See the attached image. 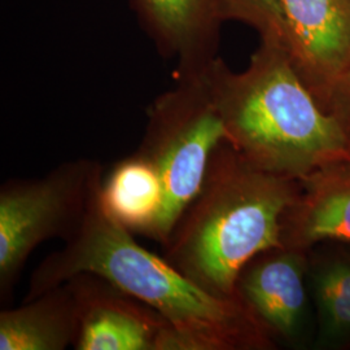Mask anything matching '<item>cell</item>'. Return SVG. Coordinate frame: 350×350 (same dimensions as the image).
<instances>
[{"instance_id":"1","label":"cell","mask_w":350,"mask_h":350,"mask_svg":"<svg viewBox=\"0 0 350 350\" xmlns=\"http://www.w3.org/2000/svg\"><path fill=\"white\" fill-rule=\"evenodd\" d=\"M96 188L85 219L60 250L34 269L24 301L79 274L101 276L170 323L161 350H269L274 341L239 299L199 287L165 257L153 254L105 212Z\"/></svg>"},{"instance_id":"2","label":"cell","mask_w":350,"mask_h":350,"mask_svg":"<svg viewBox=\"0 0 350 350\" xmlns=\"http://www.w3.org/2000/svg\"><path fill=\"white\" fill-rule=\"evenodd\" d=\"M300 188L299 179L266 172L222 142L163 257L206 292L238 299L241 270L263 252L283 247V217Z\"/></svg>"},{"instance_id":"3","label":"cell","mask_w":350,"mask_h":350,"mask_svg":"<svg viewBox=\"0 0 350 350\" xmlns=\"http://www.w3.org/2000/svg\"><path fill=\"white\" fill-rule=\"evenodd\" d=\"M204 75L226 142L256 166L300 180L325 165L350 161L345 127L318 104L280 44L263 39L243 73L215 57Z\"/></svg>"},{"instance_id":"4","label":"cell","mask_w":350,"mask_h":350,"mask_svg":"<svg viewBox=\"0 0 350 350\" xmlns=\"http://www.w3.org/2000/svg\"><path fill=\"white\" fill-rule=\"evenodd\" d=\"M225 140V126L204 70L178 78L175 88L150 103L137 150L153 163L163 182L165 199L156 243L166 245L178 219L199 192L214 150Z\"/></svg>"},{"instance_id":"5","label":"cell","mask_w":350,"mask_h":350,"mask_svg":"<svg viewBox=\"0 0 350 350\" xmlns=\"http://www.w3.org/2000/svg\"><path fill=\"white\" fill-rule=\"evenodd\" d=\"M96 160L75 159L36 179H8L0 188V299L7 302L27 258L44 241L69 240L82 225L103 180Z\"/></svg>"},{"instance_id":"6","label":"cell","mask_w":350,"mask_h":350,"mask_svg":"<svg viewBox=\"0 0 350 350\" xmlns=\"http://www.w3.org/2000/svg\"><path fill=\"white\" fill-rule=\"evenodd\" d=\"M308 252L279 247L253 258L240 273L235 295L266 335L293 349L313 336Z\"/></svg>"},{"instance_id":"7","label":"cell","mask_w":350,"mask_h":350,"mask_svg":"<svg viewBox=\"0 0 350 350\" xmlns=\"http://www.w3.org/2000/svg\"><path fill=\"white\" fill-rule=\"evenodd\" d=\"M69 282L79 304L75 350H161L172 325L150 305L101 276L79 274Z\"/></svg>"},{"instance_id":"8","label":"cell","mask_w":350,"mask_h":350,"mask_svg":"<svg viewBox=\"0 0 350 350\" xmlns=\"http://www.w3.org/2000/svg\"><path fill=\"white\" fill-rule=\"evenodd\" d=\"M284 50L314 96L327 103L350 57V0H283Z\"/></svg>"},{"instance_id":"9","label":"cell","mask_w":350,"mask_h":350,"mask_svg":"<svg viewBox=\"0 0 350 350\" xmlns=\"http://www.w3.org/2000/svg\"><path fill=\"white\" fill-rule=\"evenodd\" d=\"M300 193L282 224L283 247L350 245V161L329 163L300 179Z\"/></svg>"},{"instance_id":"10","label":"cell","mask_w":350,"mask_h":350,"mask_svg":"<svg viewBox=\"0 0 350 350\" xmlns=\"http://www.w3.org/2000/svg\"><path fill=\"white\" fill-rule=\"evenodd\" d=\"M159 52L178 62L176 78L198 75L215 59L222 21L217 0H131Z\"/></svg>"},{"instance_id":"11","label":"cell","mask_w":350,"mask_h":350,"mask_svg":"<svg viewBox=\"0 0 350 350\" xmlns=\"http://www.w3.org/2000/svg\"><path fill=\"white\" fill-rule=\"evenodd\" d=\"M78 332L79 304L69 280L0 312V350L75 348Z\"/></svg>"},{"instance_id":"12","label":"cell","mask_w":350,"mask_h":350,"mask_svg":"<svg viewBox=\"0 0 350 350\" xmlns=\"http://www.w3.org/2000/svg\"><path fill=\"white\" fill-rule=\"evenodd\" d=\"M101 204L133 235L153 240L163 213V182L153 163L138 150L114 163L103 176Z\"/></svg>"},{"instance_id":"13","label":"cell","mask_w":350,"mask_h":350,"mask_svg":"<svg viewBox=\"0 0 350 350\" xmlns=\"http://www.w3.org/2000/svg\"><path fill=\"white\" fill-rule=\"evenodd\" d=\"M309 288L315 308L317 349L350 348V245L309 250Z\"/></svg>"},{"instance_id":"14","label":"cell","mask_w":350,"mask_h":350,"mask_svg":"<svg viewBox=\"0 0 350 350\" xmlns=\"http://www.w3.org/2000/svg\"><path fill=\"white\" fill-rule=\"evenodd\" d=\"M219 17L241 18L257 26L265 40L286 46L287 23L283 0H217Z\"/></svg>"},{"instance_id":"15","label":"cell","mask_w":350,"mask_h":350,"mask_svg":"<svg viewBox=\"0 0 350 350\" xmlns=\"http://www.w3.org/2000/svg\"><path fill=\"white\" fill-rule=\"evenodd\" d=\"M328 105V112L335 114L341 122L350 117V57L332 88Z\"/></svg>"},{"instance_id":"16","label":"cell","mask_w":350,"mask_h":350,"mask_svg":"<svg viewBox=\"0 0 350 350\" xmlns=\"http://www.w3.org/2000/svg\"><path fill=\"white\" fill-rule=\"evenodd\" d=\"M342 125L345 127L347 133H348V138H349V150H350V117L342 121Z\"/></svg>"}]
</instances>
